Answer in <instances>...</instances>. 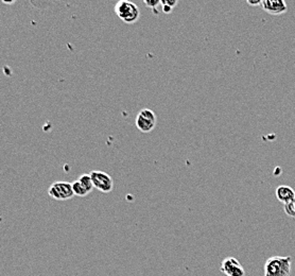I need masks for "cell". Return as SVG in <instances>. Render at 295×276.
Here are the masks:
<instances>
[{"label": "cell", "mask_w": 295, "mask_h": 276, "mask_svg": "<svg viewBox=\"0 0 295 276\" xmlns=\"http://www.w3.org/2000/svg\"><path fill=\"white\" fill-rule=\"evenodd\" d=\"M284 210H285L286 215L288 216V217L295 218V209H294L293 201L290 202V203H287V204H285V206H284Z\"/></svg>", "instance_id": "11"}, {"label": "cell", "mask_w": 295, "mask_h": 276, "mask_svg": "<svg viewBox=\"0 0 295 276\" xmlns=\"http://www.w3.org/2000/svg\"><path fill=\"white\" fill-rule=\"evenodd\" d=\"M262 1H264V0H247L248 4L251 5V6H258V5H261V4H262Z\"/></svg>", "instance_id": "13"}, {"label": "cell", "mask_w": 295, "mask_h": 276, "mask_svg": "<svg viewBox=\"0 0 295 276\" xmlns=\"http://www.w3.org/2000/svg\"><path fill=\"white\" fill-rule=\"evenodd\" d=\"M292 258L290 256H273L267 259L265 276H290Z\"/></svg>", "instance_id": "1"}, {"label": "cell", "mask_w": 295, "mask_h": 276, "mask_svg": "<svg viewBox=\"0 0 295 276\" xmlns=\"http://www.w3.org/2000/svg\"><path fill=\"white\" fill-rule=\"evenodd\" d=\"M261 6L270 15H282L288 10L286 0H264Z\"/></svg>", "instance_id": "7"}, {"label": "cell", "mask_w": 295, "mask_h": 276, "mask_svg": "<svg viewBox=\"0 0 295 276\" xmlns=\"http://www.w3.org/2000/svg\"><path fill=\"white\" fill-rule=\"evenodd\" d=\"M293 204H294V209H295V200L293 201Z\"/></svg>", "instance_id": "16"}, {"label": "cell", "mask_w": 295, "mask_h": 276, "mask_svg": "<svg viewBox=\"0 0 295 276\" xmlns=\"http://www.w3.org/2000/svg\"><path fill=\"white\" fill-rule=\"evenodd\" d=\"M161 10L165 14H170L173 9H172V7H170V6H161Z\"/></svg>", "instance_id": "14"}, {"label": "cell", "mask_w": 295, "mask_h": 276, "mask_svg": "<svg viewBox=\"0 0 295 276\" xmlns=\"http://www.w3.org/2000/svg\"><path fill=\"white\" fill-rule=\"evenodd\" d=\"M276 197L278 201L287 204V203H290L295 200V191L289 186L282 185L276 189Z\"/></svg>", "instance_id": "8"}, {"label": "cell", "mask_w": 295, "mask_h": 276, "mask_svg": "<svg viewBox=\"0 0 295 276\" xmlns=\"http://www.w3.org/2000/svg\"><path fill=\"white\" fill-rule=\"evenodd\" d=\"M94 187L101 192L109 193L114 188L113 178L106 172L100 171V170H94L91 173Z\"/></svg>", "instance_id": "5"}, {"label": "cell", "mask_w": 295, "mask_h": 276, "mask_svg": "<svg viewBox=\"0 0 295 276\" xmlns=\"http://www.w3.org/2000/svg\"><path fill=\"white\" fill-rule=\"evenodd\" d=\"M136 128L143 133L152 132L156 126V115L150 109H143L135 119Z\"/></svg>", "instance_id": "3"}, {"label": "cell", "mask_w": 295, "mask_h": 276, "mask_svg": "<svg viewBox=\"0 0 295 276\" xmlns=\"http://www.w3.org/2000/svg\"><path fill=\"white\" fill-rule=\"evenodd\" d=\"M177 2H178V0H160L161 6H170V7H172V9L176 6Z\"/></svg>", "instance_id": "12"}, {"label": "cell", "mask_w": 295, "mask_h": 276, "mask_svg": "<svg viewBox=\"0 0 295 276\" xmlns=\"http://www.w3.org/2000/svg\"><path fill=\"white\" fill-rule=\"evenodd\" d=\"M72 189H73V192H75V196H78V197H85L87 196V194L89 193V191L86 189L85 186L82 184L79 180L72 182Z\"/></svg>", "instance_id": "9"}, {"label": "cell", "mask_w": 295, "mask_h": 276, "mask_svg": "<svg viewBox=\"0 0 295 276\" xmlns=\"http://www.w3.org/2000/svg\"><path fill=\"white\" fill-rule=\"evenodd\" d=\"M1 1H2L3 3H5V4H9V5H11V4L15 3L16 0H1Z\"/></svg>", "instance_id": "15"}, {"label": "cell", "mask_w": 295, "mask_h": 276, "mask_svg": "<svg viewBox=\"0 0 295 276\" xmlns=\"http://www.w3.org/2000/svg\"><path fill=\"white\" fill-rule=\"evenodd\" d=\"M48 193L56 201H66L75 197L72 184L68 182H54L48 189Z\"/></svg>", "instance_id": "4"}, {"label": "cell", "mask_w": 295, "mask_h": 276, "mask_svg": "<svg viewBox=\"0 0 295 276\" xmlns=\"http://www.w3.org/2000/svg\"><path fill=\"white\" fill-rule=\"evenodd\" d=\"M115 13L117 17L126 23H135L141 17V10L138 5L130 0H119L115 5Z\"/></svg>", "instance_id": "2"}, {"label": "cell", "mask_w": 295, "mask_h": 276, "mask_svg": "<svg viewBox=\"0 0 295 276\" xmlns=\"http://www.w3.org/2000/svg\"><path fill=\"white\" fill-rule=\"evenodd\" d=\"M143 1H144L145 5L147 7H149V9H151L155 15L158 14L157 7L160 4V0H143Z\"/></svg>", "instance_id": "10"}, {"label": "cell", "mask_w": 295, "mask_h": 276, "mask_svg": "<svg viewBox=\"0 0 295 276\" xmlns=\"http://www.w3.org/2000/svg\"><path fill=\"white\" fill-rule=\"evenodd\" d=\"M220 270L226 276H244L245 270L235 257H226L221 263Z\"/></svg>", "instance_id": "6"}]
</instances>
